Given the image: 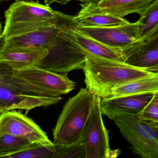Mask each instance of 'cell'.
<instances>
[{
    "label": "cell",
    "instance_id": "cell-1",
    "mask_svg": "<svg viewBox=\"0 0 158 158\" xmlns=\"http://www.w3.org/2000/svg\"><path fill=\"white\" fill-rule=\"evenodd\" d=\"M74 16L57 11V17L48 25L28 34L6 40L12 45L41 47L48 53L36 65L58 73L83 70L85 56L74 34Z\"/></svg>",
    "mask_w": 158,
    "mask_h": 158
},
{
    "label": "cell",
    "instance_id": "cell-2",
    "mask_svg": "<svg viewBox=\"0 0 158 158\" xmlns=\"http://www.w3.org/2000/svg\"><path fill=\"white\" fill-rule=\"evenodd\" d=\"M85 55L83 70L86 88L102 98L109 97L116 86L156 73L133 67L125 62Z\"/></svg>",
    "mask_w": 158,
    "mask_h": 158
},
{
    "label": "cell",
    "instance_id": "cell-3",
    "mask_svg": "<svg viewBox=\"0 0 158 158\" xmlns=\"http://www.w3.org/2000/svg\"><path fill=\"white\" fill-rule=\"evenodd\" d=\"M94 95L87 89L82 88L68 99L53 129L52 142L55 146L72 144L83 137Z\"/></svg>",
    "mask_w": 158,
    "mask_h": 158
},
{
    "label": "cell",
    "instance_id": "cell-4",
    "mask_svg": "<svg viewBox=\"0 0 158 158\" xmlns=\"http://www.w3.org/2000/svg\"><path fill=\"white\" fill-rule=\"evenodd\" d=\"M2 34L6 40L28 34L51 23L57 17L54 11L37 1L16 0L5 11Z\"/></svg>",
    "mask_w": 158,
    "mask_h": 158
},
{
    "label": "cell",
    "instance_id": "cell-5",
    "mask_svg": "<svg viewBox=\"0 0 158 158\" xmlns=\"http://www.w3.org/2000/svg\"><path fill=\"white\" fill-rule=\"evenodd\" d=\"M110 119L130 144L134 153L141 158H158V124L127 114L115 115Z\"/></svg>",
    "mask_w": 158,
    "mask_h": 158
},
{
    "label": "cell",
    "instance_id": "cell-6",
    "mask_svg": "<svg viewBox=\"0 0 158 158\" xmlns=\"http://www.w3.org/2000/svg\"><path fill=\"white\" fill-rule=\"evenodd\" d=\"M139 23H130L104 27L79 26L83 34L123 52L125 60L143 42L139 32Z\"/></svg>",
    "mask_w": 158,
    "mask_h": 158
},
{
    "label": "cell",
    "instance_id": "cell-7",
    "mask_svg": "<svg viewBox=\"0 0 158 158\" xmlns=\"http://www.w3.org/2000/svg\"><path fill=\"white\" fill-rule=\"evenodd\" d=\"M101 98L94 95L90 114L83 133L85 158H109L118 155V151L112 150L110 148L109 135L101 110Z\"/></svg>",
    "mask_w": 158,
    "mask_h": 158
},
{
    "label": "cell",
    "instance_id": "cell-8",
    "mask_svg": "<svg viewBox=\"0 0 158 158\" xmlns=\"http://www.w3.org/2000/svg\"><path fill=\"white\" fill-rule=\"evenodd\" d=\"M12 71L14 74L43 89L52 97L68 94L76 85V83L69 79L66 74L58 73L35 65Z\"/></svg>",
    "mask_w": 158,
    "mask_h": 158
},
{
    "label": "cell",
    "instance_id": "cell-9",
    "mask_svg": "<svg viewBox=\"0 0 158 158\" xmlns=\"http://www.w3.org/2000/svg\"><path fill=\"white\" fill-rule=\"evenodd\" d=\"M0 114V136L10 134L24 138L32 142H49L47 134L34 120L15 110Z\"/></svg>",
    "mask_w": 158,
    "mask_h": 158
},
{
    "label": "cell",
    "instance_id": "cell-10",
    "mask_svg": "<svg viewBox=\"0 0 158 158\" xmlns=\"http://www.w3.org/2000/svg\"><path fill=\"white\" fill-rule=\"evenodd\" d=\"M156 93L103 98L100 102L102 113L110 119L121 114L136 115Z\"/></svg>",
    "mask_w": 158,
    "mask_h": 158
},
{
    "label": "cell",
    "instance_id": "cell-11",
    "mask_svg": "<svg viewBox=\"0 0 158 158\" xmlns=\"http://www.w3.org/2000/svg\"><path fill=\"white\" fill-rule=\"evenodd\" d=\"M48 50L41 47H27L6 42L0 53V64H6L14 70L36 65L47 56Z\"/></svg>",
    "mask_w": 158,
    "mask_h": 158
},
{
    "label": "cell",
    "instance_id": "cell-12",
    "mask_svg": "<svg viewBox=\"0 0 158 158\" xmlns=\"http://www.w3.org/2000/svg\"><path fill=\"white\" fill-rule=\"evenodd\" d=\"M78 13L74 16L73 21L79 26L104 27L125 24L129 23L124 18L113 15L102 10L97 3L81 4Z\"/></svg>",
    "mask_w": 158,
    "mask_h": 158
},
{
    "label": "cell",
    "instance_id": "cell-13",
    "mask_svg": "<svg viewBox=\"0 0 158 158\" xmlns=\"http://www.w3.org/2000/svg\"><path fill=\"white\" fill-rule=\"evenodd\" d=\"M62 98L28 96L16 94L0 83V100L6 106V110H24L28 112L38 107L56 104Z\"/></svg>",
    "mask_w": 158,
    "mask_h": 158
},
{
    "label": "cell",
    "instance_id": "cell-14",
    "mask_svg": "<svg viewBox=\"0 0 158 158\" xmlns=\"http://www.w3.org/2000/svg\"><path fill=\"white\" fill-rule=\"evenodd\" d=\"M125 62L133 67L158 73V33L142 42Z\"/></svg>",
    "mask_w": 158,
    "mask_h": 158
},
{
    "label": "cell",
    "instance_id": "cell-15",
    "mask_svg": "<svg viewBox=\"0 0 158 158\" xmlns=\"http://www.w3.org/2000/svg\"><path fill=\"white\" fill-rule=\"evenodd\" d=\"M74 34L85 54L94 57L117 61H125V57L121 51L107 46L83 34L77 28H73Z\"/></svg>",
    "mask_w": 158,
    "mask_h": 158
},
{
    "label": "cell",
    "instance_id": "cell-16",
    "mask_svg": "<svg viewBox=\"0 0 158 158\" xmlns=\"http://www.w3.org/2000/svg\"><path fill=\"white\" fill-rule=\"evenodd\" d=\"M156 92H158V73L116 86L107 98Z\"/></svg>",
    "mask_w": 158,
    "mask_h": 158
},
{
    "label": "cell",
    "instance_id": "cell-17",
    "mask_svg": "<svg viewBox=\"0 0 158 158\" xmlns=\"http://www.w3.org/2000/svg\"><path fill=\"white\" fill-rule=\"evenodd\" d=\"M155 0H99L97 3L102 10L124 18L133 13L141 15Z\"/></svg>",
    "mask_w": 158,
    "mask_h": 158
},
{
    "label": "cell",
    "instance_id": "cell-18",
    "mask_svg": "<svg viewBox=\"0 0 158 158\" xmlns=\"http://www.w3.org/2000/svg\"><path fill=\"white\" fill-rule=\"evenodd\" d=\"M158 0H155L140 15L139 32L143 41L158 33Z\"/></svg>",
    "mask_w": 158,
    "mask_h": 158
},
{
    "label": "cell",
    "instance_id": "cell-19",
    "mask_svg": "<svg viewBox=\"0 0 158 158\" xmlns=\"http://www.w3.org/2000/svg\"><path fill=\"white\" fill-rule=\"evenodd\" d=\"M56 152L53 142H32L23 149L4 158H52Z\"/></svg>",
    "mask_w": 158,
    "mask_h": 158
},
{
    "label": "cell",
    "instance_id": "cell-20",
    "mask_svg": "<svg viewBox=\"0 0 158 158\" xmlns=\"http://www.w3.org/2000/svg\"><path fill=\"white\" fill-rule=\"evenodd\" d=\"M32 143L26 139L10 134L2 135L0 136V158L18 152Z\"/></svg>",
    "mask_w": 158,
    "mask_h": 158
},
{
    "label": "cell",
    "instance_id": "cell-21",
    "mask_svg": "<svg viewBox=\"0 0 158 158\" xmlns=\"http://www.w3.org/2000/svg\"><path fill=\"white\" fill-rule=\"evenodd\" d=\"M55 147L56 152L52 158H85L83 137L74 143Z\"/></svg>",
    "mask_w": 158,
    "mask_h": 158
},
{
    "label": "cell",
    "instance_id": "cell-22",
    "mask_svg": "<svg viewBox=\"0 0 158 158\" xmlns=\"http://www.w3.org/2000/svg\"><path fill=\"white\" fill-rule=\"evenodd\" d=\"M136 116L147 123L158 124V93L154 94L149 102Z\"/></svg>",
    "mask_w": 158,
    "mask_h": 158
},
{
    "label": "cell",
    "instance_id": "cell-23",
    "mask_svg": "<svg viewBox=\"0 0 158 158\" xmlns=\"http://www.w3.org/2000/svg\"><path fill=\"white\" fill-rule=\"evenodd\" d=\"M73 0H45L44 3L46 5L49 6L54 3H59L62 5H65Z\"/></svg>",
    "mask_w": 158,
    "mask_h": 158
},
{
    "label": "cell",
    "instance_id": "cell-24",
    "mask_svg": "<svg viewBox=\"0 0 158 158\" xmlns=\"http://www.w3.org/2000/svg\"><path fill=\"white\" fill-rule=\"evenodd\" d=\"M6 40L2 33H0V53L2 51L6 44Z\"/></svg>",
    "mask_w": 158,
    "mask_h": 158
},
{
    "label": "cell",
    "instance_id": "cell-25",
    "mask_svg": "<svg viewBox=\"0 0 158 158\" xmlns=\"http://www.w3.org/2000/svg\"><path fill=\"white\" fill-rule=\"evenodd\" d=\"M73 1H77L80 2L84 3H89V2L97 3L99 0H73Z\"/></svg>",
    "mask_w": 158,
    "mask_h": 158
},
{
    "label": "cell",
    "instance_id": "cell-26",
    "mask_svg": "<svg viewBox=\"0 0 158 158\" xmlns=\"http://www.w3.org/2000/svg\"><path fill=\"white\" fill-rule=\"evenodd\" d=\"M6 108L4 103L0 100V113L2 112L6 111Z\"/></svg>",
    "mask_w": 158,
    "mask_h": 158
},
{
    "label": "cell",
    "instance_id": "cell-27",
    "mask_svg": "<svg viewBox=\"0 0 158 158\" xmlns=\"http://www.w3.org/2000/svg\"><path fill=\"white\" fill-rule=\"evenodd\" d=\"M2 27L1 23H0V33H2Z\"/></svg>",
    "mask_w": 158,
    "mask_h": 158
},
{
    "label": "cell",
    "instance_id": "cell-28",
    "mask_svg": "<svg viewBox=\"0 0 158 158\" xmlns=\"http://www.w3.org/2000/svg\"><path fill=\"white\" fill-rule=\"evenodd\" d=\"M10 1V0H0V4L1 3V2L3 1Z\"/></svg>",
    "mask_w": 158,
    "mask_h": 158
}]
</instances>
